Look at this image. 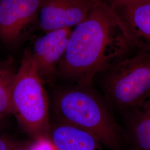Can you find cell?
Here are the masks:
<instances>
[{
	"label": "cell",
	"instance_id": "1",
	"mask_svg": "<svg viewBox=\"0 0 150 150\" xmlns=\"http://www.w3.org/2000/svg\"><path fill=\"white\" fill-rule=\"evenodd\" d=\"M132 54L116 12L98 0L86 19L73 28L57 72L75 85L91 87L97 75Z\"/></svg>",
	"mask_w": 150,
	"mask_h": 150
},
{
	"label": "cell",
	"instance_id": "2",
	"mask_svg": "<svg viewBox=\"0 0 150 150\" xmlns=\"http://www.w3.org/2000/svg\"><path fill=\"white\" fill-rule=\"evenodd\" d=\"M53 110L60 122L88 132L102 146L121 150L120 147L125 140L124 130L105 99L92 86L75 85L59 91L54 98Z\"/></svg>",
	"mask_w": 150,
	"mask_h": 150
},
{
	"label": "cell",
	"instance_id": "3",
	"mask_svg": "<svg viewBox=\"0 0 150 150\" xmlns=\"http://www.w3.org/2000/svg\"><path fill=\"white\" fill-rule=\"evenodd\" d=\"M12 116L35 139L47 138L50 129L47 96L30 49L27 50L12 81Z\"/></svg>",
	"mask_w": 150,
	"mask_h": 150
},
{
	"label": "cell",
	"instance_id": "4",
	"mask_svg": "<svg viewBox=\"0 0 150 150\" xmlns=\"http://www.w3.org/2000/svg\"><path fill=\"white\" fill-rule=\"evenodd\" d=\"M101 74L105 100L123 116L150 101V53L132 54Z\"/></svg>",
	"mask_w": 150,
	"mask_h": 150
},
{
	"label": "cell",
	"instance_id": "5",
	"mask_svg": "<svg viewBox=\"0 0 150 150\" xmlns=\"http://www.w3.org/2000/svg\"><path fill=\"white\" fill-rule=\"evenodd\" d=\"M98 0H41L36 20L46 32L75 27L86 19Z\"/></svg>",
	"mask_w": 150,
	"mask_h": 150
},
{
	"label": "cell",
	"instance_id": "6",
	"mask_svg": "<svg viewBox=\"0 0 150 150\" xmlns=\"http://www.w3.org/2000/svg\"><path fill=\"white\" fill-rule=\"evenodd\" d=\"M41 0H0V40L16 43L36 20Z\"/></svg>",
	"mask_w": 150,
	"mask_h": 150
},
{
	"label": "cell",
	"instance_id": "7",
	"mask_svg": "<svg viewBox=\"0 0 150 150\" xmlns=\"http://www.w3.org/2000/svg\"><path fill=\"white\" fill-rule=\"evenodd\" d=\"M73 28L66 27L46 32L38 38L31 50L32 58L42 80H51L57 72Z\"/></svg>",
	"mask_w": 150,
	"mask_h": 150
},
{
	"label": "cell",
	"instance_id": "8",
	"mask_svg": "<svg viewBox=\"0 0 150 150\" xmlns=\"http://www.w3.org/2000/svg\"><path fill=\"white\" fill-rule=\"evenodd\" d=\"M115 10L125 28L133 54L150 53V2Z\"/></svg>",
	"mask_w": 150,
	"mask_h": 150
},
{
	"label": "cell",
	"instance_id": "9",
	"mask_svg": "<svg viewBox=\"0 0 150 150\" xmlns=\"http://www.w3.org/2000/svg\"><path fill=\"white\" fill-rule=\"evenodd\" d=\"M48 139L56 150H102V145L93 135L63 122L50 127Z\"/></svg>",
	"mask_w": 150,
	"mask_h": 150
},
{
	"label": "cell",
	"instance_id": "10",
	"mask_svg": "<svg viewBox=\"0 0 150 150\" xmlns=\"http://www.w3.org/2000/svg\"><path fill=\"white\" fill-rule=\"evenodd\" d=\"M124 117L125 139L131 142L135 150H150V101Z\"/></svg>",
	"mask_w": 150,
	"mask_h": 150
},
{
	"label": "cell",
	"instance_id": "11",
	"mask_svg": "<svg viewBox=\"0 0 150 150\" xmlns=\"http://www.w3.org/2000/svg\"><path fill=\"white\" fill-rule=\"evenodd\" d=\"M16 72L11 58L0 61V132H4L12 116L10 94Z\"/></svg>",
	"mask_w": 150,
	"mask_h": 150
},
{
	"label": "cell",
	"instance_id": "12",
	"mask_svg": "<svg viewBox=\"0 0 150 150\" xmlns=\"http://www.w3.org/2000/svg\"><path fill=\"white\" fill-rule=\"evenodd\" d=\"M114 10L123 7L137 5L145 2H150V0H105Z\"/></svg>",
	"mask_w": 150,
	"mask_h": 150
},
{
	"label": "cell",
	"instance_id": "13",
	"mask_svg": "<svg viewBox=\"0 0 150 150\" xmlns=\"http://www.w3.org/2000/svg\"><path fill=\"white\" fill-rule=\"evenodd\" d=\"M29 148L30 150H56L50 139L44 137L35 139Z\"/></svg>",
	"mask_w": 150,
	"mask_h": 150
},
{
	"label": "cell",
	"instance_id": "14",
	"mask_svg": "<svg viewBox=\"0 0 150 150\" xmlns=\"http://www.w3.org/2000/svg\"><path fill=\"white\" fill-rule=\"evenodd\" d=\"M17 142L4 132H0V150H11Z\"/></svg>",
	"mask_w": 150,
	"mask_h": 150
},
{
	"label": "cell",
	"instance_id": "15",
	"mask_svg": "<svg viewBox=\"0 0 150 150\" xmlns=\"http://www.w3.org/2000/svg\"><path fill=\"white\" fill-rule=\"evenodd\" d=\"M30 145L24 144L18 142L11 150H30Z\"/></svg>",
	"mask_w": 150,
	"mask_h": 150
},
{
	"label": "cell",
	"instance_id": "16",
	"mask_svg": "<svg viewBox=\"0 0 150 150\" xmlns=\"http://www.w3.org/2000/svg\"></svg>",
	"mask_w": 150,
	"mask_h": 150
}]
</instances>
